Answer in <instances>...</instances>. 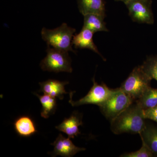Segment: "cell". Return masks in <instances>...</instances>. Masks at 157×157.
<instances>
[{
    "label": "cell",
    "instance_id": "cell-1",
    "mask_svg": "<svg viewBox=\"0 0 157 157\" xmlns=\"http://www.w3.org/2000/svg\"><path fill=\"white\" fill-rule=\"evenodd\" d=\"M144 109L135 102L110 121V129L115 135L140 134L146 126Z\"/></svg>",
    "mask_w": 157,
    "mask_h": 157
},
{
    "label": "cell",
    "instance_id": "cell-2",
    "mask_svg": "<svg viewBox=\"0 0 157 157\" xmlns=\"http://www.w3.org/2000/svg\"><path fill=\"white\" fill-rule=\"evenodd\" d=\"M76 32V29L69 26L66 23H63L60 26L53 29L43 28L41 35L42 39L48 46L76 54V51L73 49L72 43Z\"/></svg>",
    "mask_w": 157,
    "mask_h": 157
},
{
    "label": "cell",
    "instance_id": "cell-3",
    "mask_svg": "<svg viewBox=\"0 0 157 157\" xmlns=\"http://www.w3.org/2000/svg\"><path fill=\"white\" fill-rule=\"evenodd\" d=\"M151 80L141 66H138L133 69L119 88L135 101L151 87Z\"/></svg>",
    "mask_w": 157,
    "mask_h": 157
},
{
    "label": "cell",
    "instance_id": "cell-4",
    "mask_svg": "<svg viewBox=\"0 0 157 157\" xmlns=\"http://www.w3.org/2000/svg\"><path fill=\"white\" fill-rule=\"evenodd\" d=\"M68 52L47 46L46 55L41 61L40 67L44 71L72 73V60Z\"/></svg>",
    "mask_w": 157,
    "mask_h": 157
},
{
    "label": "cell",
    "instance_id": "cell-5",
    "mask_svg": "<svg viewBox=\"0 0 157 157\" xmlns=\"http://www.w3.org/2000/svg\"><path fill=\"white\" fill-rule=\"evenodd\" d=\"M93 85L88 93L83 98L74 101L72 100L73 92L70 93L69 103L73 107H78L85 104H94L100 107L104 104L116 91V89H111L102 82L98 84L96 82L94 77L93 78Z\"/></svg>",
    "mask_w": 157,
    "mask_h": 157
},
{
    "label": "cell",
    "instance_id": "cell-6",
    "mask_svg": "<svg viewBox=\"0 0 157 157\" xmlns=\"http://www.w3.org/2000/svg\"><path fill=\"white\" fill-rule=\"evenodd\" d=\"M134 102L131 98L118 88L116 91L99 107L104 117L111 121Z\"/></svg>",
    "mask_w": 157,
    "mask_h": 157
},
{
    "label": "cell",
    "instance_id": "cell-7",
    "mask_svg": "<svg viewBox=\"0 0 157 157\" xmlns=\"http://www.w3.org/2000/svg\"><path fill=\"white\" fill-rule=\"evenodd\" d=\"M152 3L151 0H129L124 4L133 21L152 25L154 23V17Z\"/></svg>",
    "mask_w": 157,
    "mask_h": 157
},
{
    "label": "cell",
    "instance_id": "cell-8",
    "mask_svg": "<svg viewBox=\"0 0 157 157\" xmlns=\"http://www.w3.org/2000/svg\"><path fill=\"white\" fill-rule=\"evenodd\" d=\"M51 144L54 146V150L48 154L52 157L58 155L65 157H73L77 153L86 150L85 148L76 146L70 137L66 138L62 134H59Z\"/></svg>",
    "mask_w": 157,
    "mask_h": 157
},
{
    "label": "cell",
    "instance_id": "cell-9",
    "mask_svg": "<svg viewBox=\"0 0 157 157\" xmlns=\"http://www.w3.org/2000/svg\"><path fill=\"white\" fill-rule=\"evenodd\" d=\"M94 33L89 29L82 27L79 33L74 35L72 41L73 45L76 49L86 48L100 55L103 59L105 60L94 42Z\"/></svg>",
    "mask_w": 157,
    "mask_h": 157
},
{
    "label": "cell",
    "instance_id": "cell-10",
    "mask_svg": "<svg viewBox=\"0 0 157 157\" xmlns=\"http://www.w3.org/2000/svg\"><path fill=\"white\" fill-rule=\"evenodd\" d=\"M82 116L77 111H74L71 116L65 118L63 122L56 127L60 132H63L70 138H74L80 134L79 127L82 125Z\"/></svg>",
    "mask_w": 157,
    "mask_h": 157
},
{
    "label": "cell",
    "instance_id": "cell-11",
    "mask_svg": "<svg viewBox=\"0 0 157 157\" xmlns=\"http://www.w3.org/2000/svg\"><path fill=\"white\" fill-rule=\"evenodd\" d=\"M68 81H60L55 79H49L43 82H39L40 89L39 91L54 98L63 100L64 95L67 94L65 87L69 84Z\"/></svg>",
    "mask_w": 157,
    "mask_h": 157
},
{
    "label": "cell",
    "instance_id": "cell-12",
    "mask_svg": "<svg viewBox=\"0 0 157 157\" xmlns=\"http://www.w3.org/2000/svg\"><path fill=\"white\" fill-rule=\"evenodd\" d=\"M78 9L82 15L89 14H99L106 17L104 0H77Z\"/></svg>",
    "mask_w": 157,
    "mask_h": 157
},
{
    "label": "cell",
    "instance_id": "cell-13",
    "mask_svg": "<svg viewBox=\"0 0 157 157\" xmlns=\"http://www.w3.org/2000/svg\"><path fill=\"white\" fill-rule=\"evenodd\" d=\"M14 127L15 132L21 137H31L38 131L34 121L28 116H22L16 119Z\"/></svg>",
    "mask_w": 157,
    "mask_h": 157
},
{
    "label": "cell",
    "instance_id": "cell-14",
    "mask_svg": "<svg viewBox=\"0 0 157 157\" xmlns=\"http://www.w3.org/2000/svg\"><path fill=\"white\" fill-rule=\"evenodd\" d=\"M83 27L89 29L94 33L99 32H108L104 17L98 14H89L83 15Z\"/></svg>",
    "mask_w": 157,
    "mask_h": 157
},
{
    "label": "cell",
    "instance_id": "cell-15",
    "mask_svg": "<svg viewBox=\"0 0 157 157\" xmlns=\"http://www.w3.org/2000/svg\"><path fill=\"white\" fill-rule=\"evenodd\" d=\"M139 135L154 156L157 157V127L146 124L145 128Z\"/></svg>",
    "mask_w": 157,
    "mask_h": 157
},
{
    "label": "cell",
    "instance_id": "cell-16",
    "mask_svg": "<svg viewBox=\"0 0 157 157\" xmlns=\"http://www.w3.org/2000/svg\"><path fill=\"white\" fill-rule=\"evenodd\" d=\"M35 94L39 98L42 104L41 116L44 118H48L50 115L54 114L56 110V98L45 94L43 95H40L37 94Z\"/></svg>",
    "mask_w": 157,
    "mask_h": 157
},
{
    "label": "cell",
    "instance_id": "cell-17",
    "mask_svg": "<svg viewBox=\"0 0 157 157\" xmlns=\"http://www.w3.org/2000/svg\"><path fill=\"white\" fill-rule=\"evenodd\" d=\"M135 102L143 109L157 106V88H149L142 96Z\"/></svg>",
    "mask_w": 157,
    "mask_h": 157
},
{
    "label": "cell",
    "instance_id": "cell-18",
    "mask_svg": "<svg viewBox=\"0 0 157 157\" xmlns=\"http://www.w3.org/2000/svg\"><path fill=\"white\" fill-rule=\"evenodd\" d=\"M140 66L151 80L154 79L157 81V55L147 57Z\"/></svg>",
    "mask_w": 157,
    "mask_h": 157
},
{
    "label": "cell",
    "instance_id": "cell-19",
    "mask_svg": "<svg viewBox=\"0 0 157 157\" xmlns=\"http://www.w3.org/2000/svg\"><path fill=\"white\" fill-rule=\"evenodd\" d=\"M153 154L146 144L142 140V146L140 149L132 152L126 153L121 155L123 157H152Z\"/></svg>",
    "mask_w": 157,
    "mask_h": 157
},
{
    "label": "cell",
    "instance_id": "cell-20",
    "mask_svg": "<svg viewBox=\"0 0 157 157\" xmlns=\"http://www.w3.org/2000/svg\"><path fill=\"white\" fill-rule=\"evenodd\" d=\"M144 115L145 119L151 120L157 123V106L144 109Z\"/></svg>",
    "mask_w": 157,
    "mask_h": 157
},
{
    "label": "cell",
    "instance_id": "cell-21",
    "mask_svg": "<svg viewBox=\"0 0 157 157\" xmlns=\"http://www.w3.org/2000/svg\"><path fill=\"white\" fill-rule=\"evenodd\" d=\"M116 2H123L124 3H125L129 1V0H115Z\"/></svg>",
    "mask_w": 157,
    "mask_h": 157
}]
</instances>
